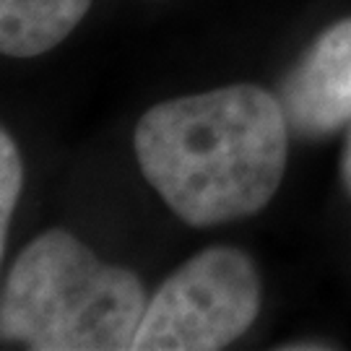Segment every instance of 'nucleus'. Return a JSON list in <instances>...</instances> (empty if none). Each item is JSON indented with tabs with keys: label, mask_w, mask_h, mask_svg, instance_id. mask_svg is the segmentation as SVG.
Returning a JSON list of instances; mask_svg holds the SVG:
<instances>
[{
	"label": "nucleus",
	"mask_w": 351,
	"mask_h": 351,
	"mask_svg": "<svg viewBox=\"0 0 351 351\" xmlns=\"http://www.w3.org/2000/svg\"><path fill=\"white\" fill-rule=\"evenodd\" d=\"M143 177L185 224L247 219L284 180L289 117L252 84L211 88L151 107L133 133Z\"/></svg>",
	"instance_id": "nucleus-1"
},
{
	"label": "nucleus",
	"mask_w": 351,
	"mask_h": 351,
	"mask_svg": "<svg viewBox=\"0 0 351 351\" xmlns=\"http://www.w3.org/2000/svg\"><path fill=\"white\" fill-rule=\"evenodd\" d=\"M141 278L50 229L13 261L0 294L5 343L34 351H125L146 313Z\"/></svg>",
	"instance_id": "nucleus-2"
},
{
	"label": "nucleus",
	"mask_w": 351,
	"mask_h": 351,
	"mask_svg": "<svg viewBox=\"0 0 351 351\" xmlns=\"http://www.w3.org/2000/svg\"><path fill=\"white\" fill-rule=\"evenodd\" d=\"M261 313V278L247 252L208 247L156 289L133 351H216L247 333Z\"/></svg>",
	"instance_id": "nucleus-3"
},
{
	"label": "nucleus",
	"mask_w": 351,
	"mask_h": 351,
	"mask_svg": "<svg viewBox=\"0 0 351 351\" xmlns=\"http://www.w3.org/2000/svg\"><path fill=\"white\" fill-rule=\"evenodd\" d=\"M289 125L304 136H328L351 120V19L328 26L281 91Z\"/></svg>",
	"instance_id": "nucleus-4"
},
{
	"label": "nucleus",
	"mask_w": 351,
	"mask_h": 351,
	"mask_svg": "<svg viewBox=\"0 0 351 351\" xmlns=\"http://www.w3.org/2000/svg\"><path fill=\"white\" fill-rule=\"evenodd\" d=\"M91 0H0V50L8 58H37L63 42Z\"/></svg>",
	"instance_id": "nucleus-5"
},
{
	"label": "nucleus",
	"mask_w": 351,
	"mask_h": 351,
	"mask_svg": "<svg viewBox=\"0 0 351 351\" xmlns=\"http://www.w3.org/2000/svg\"><path fill=\"white\" fill-rule=\"evenodd\" d=\"M21 182H24L21 154L16 149L11 133L3 130L0 133V252L5 250V237H8L11 216L21 195Z\"/></svg>",
	"instance_id": "nucleus-6"
},
{
	"label": "nucleus",
	"mask_w": 351,
	"mask_h": 351,
	"mask_svg": "<svg viewBox=\"0 0 351 351\" xmlns=\"http://www.w3.org/2000/svg\"><path fill=\"white\" fill-rule=\"evenodd\" d=\"M341 180H343V188L349 190L351 195V133L349 141H346V149H343V156H341Z\"/></svg>",
	"instance_id": "nucleus-7"
},
{
	"label": "nucleus",
	"mask_w": 351,
	"mask_h": 351,
	"mask_svg": "<svg viewBox=\"0 0 351 351\" xmlns=\"http://www.w3.org/2000/svg\"><path fill=\"white\" fill-rule=\"evenodd\" d=\"M287 351H307V349H333V346H328V343H287L284 346Z\"/></svg>",
	"instance_id": "nucleus-8"
}]
</instances>
